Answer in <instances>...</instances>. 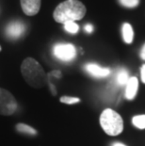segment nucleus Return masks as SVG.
Listing matches in <instances>:
<instances>
[{"label": "nucleus", "instance_id": "obj_9", "mask_svg": "<svg viewBox=\"0 0 145 146\" xmlns=\"http://www.w3.org/2000/svg\"><path fill=\"white\" fill-rule=\"evenodd\" d=\"M24 31V26L21 22H12L7 27V35L12 39L19 38Z\"/></svg>", "mask_w": 145, "mask_h": 146}, {"label": "nucleus", "instance_id": "obj_6", "mask_svg": "<svg viewBox=\"0 0 145 146\" xmlns=\"http://www.w3.org/2000/svg\"><path fill=\"white\" fill-rule=\"evenodd\" d=\"M21 8L28 16L36 15L41 9V0H20Z\"/></svg>", "mask_w": 145, "mask_h": 146}, {"label": "nucleus", "instance_id": "obj_4", "mask_svg": "<svg viewBox=\"0 0 145 146\" xmlns=\"http://www.w3.org/2000/svg\"><path fill=\"white\" fill-rule=\"evenodd\" d=\"M17 110V102L10 92L0 88V114L9 116Z\"/></svg>", "mask_w": 145, "mask_h": 146}, {"label": "nucleus", "instance_id": "obj_19", "mask_svg": "<svg viewBox=\"0 0 145 146\" xmlns=\"http://www.w3.org/2000/svg\"><path fill=\"white\" fill-rule=\"evenodd\" d=\"M140 58H142L143 60H145V44L143 45V47L141 48V50H140Z\"/></svg>", "mask_w": 145, "mask_h": 146}, {"label": "nucleus", "instance_id": "obj_1", "mask_svg": "<svg viewBox=\"0 0 145 146\" xmlns=\"http://www.w3.org/2000/svg\"><path fill=\"white\" fill-rule=\"evenodd\" d=\"M86 14V7L79 0H66L55 9L53 17L60 24L81 20Z\"/></svg>", "mask_w": 145, "mask_h": 146}, {"label": "nucleus", "instance_id": "obj_8", "mask_svg": "<svg viewBox=\"0 0 145 146\" xmlns=\"http://www.w3.org/2000/svg\"><path fill=\"white\" fill-rule=\"evenodd\" d=\"M138 90V80L137 77L132 76L129 78L127 84L125 86V98L127 100H133L137 95Z\"/></svg>", "mask_w": 145, "mask_h": 146}, {"label": "nucleus", "instance_id": "obj_3", "mask_svg": "<svg viewBox=\"0 0 145 146\" xmlns=\"http://www.w3.org/2000/svg\"><path fill=\"white\" fill-rule=\"evenodd\" d=\"M100 125L107 135L117 136L123 130L122 116L111 108H106L100 116Z\"/></svg>", "mask_w": 145, "mask_h": 146}, {"label": "nucleus", "instance_id": "obj_7", "mask_svg": "<svg viewBox=\"0 0 145 146\" xmlns=\"http://www.w3.org/2000/svg\"><path fill=\"white\" fill-rule=\"evenodd\" d=\"M85 70L88 74L94 77L102 78V77H107L110 74L109 68L101 67L98 64L95 63H88L85 65Z\"/></svg>", "mask_w": 145, "mask_h": 146}, {"label": "nucleus", "instance_id": "obj_17", "mask_svg": "<svg viewBox=\"0 0 145 146\" xmlns=\"http://www.w3.org/2000/svg\"><path fill=\"white\" fill-rule=\"evenodd\" d=\"M140 76H141V81L145 84V64H143L140 68Z\"/></svg>", "mask_w": 145, "mask_h": 146}, {"label": "nucleus", "instance_id": "obj_14", "mask_svg": "<svg viewBox=\"0 0 145 146\" xmlns=\"http://www.w3.org/2000/svg\"><path fill=\"white\" fill-rule=\"evenodd\" d=\"M63 25H64V29H65L67 32H69L71 34H75L78 32L79 26L75 22L69 21V22H66V23Z\"/></svg>", "mask_w": 145, "mask_h": 146}, {"label": "nucleus", "instance_id": "obj_5", "mask_svg": "<svg viewBox=\"0 0 145 146\" xmlns=\"http://www.w3.org/2000/svg\"><path fill=\"white\" fill-rule=\"evenodd\" d=\"M53 54L62 61H71L75 58L76 49L71 43H58L54 46Z\"/></svg>", "mask_w": 145, "mask_h": 146}, {"label": "nucleus", "instance_id": "obj_13", "mask_svg": "<svg viewBox=\"0 0 145 146\" xmlns=\"http://www.w3.org/2000/svg\"><path fill=\"white\" fill-rule=\"evenodd\" d=\"M133 125L138 129H145V115H137L132 119Z\"/></svg>", "mask_w": 145, "mask_h": 146}, {"label": "nucleus", "instance_id": "obj_12", "mask_svg": "<svg viewBox=\"0 0 145 146\" xmlns=\"http://www.w3.org/2000/svg\"><path fill=\"white\" fill-rule=\"evenodd\" d=\"M16 129H17V131H19L21 133H24V134H27V135L37 134V131L33 127H31L30 125H27L26 123H18L16 125Z\"/></svg>", "mask_w": 145, "mask_h": 146}, {"label": "nucleus", "instance_id": "obj_15", "mask_svg": "<svg viewBox=\"0 0 145 146\" xmlns=\"http://www.w3.org/2000/svg\"><path fill=\"white\" fill-rule=\"evenodd\" d=\"M119 1L122 6L128 9L136 8L140 3V0H119Z\"/></svg>", "mask_w": 145, "mask_h": 146}, {"label": "nucleus", "instance_id": "obj_18", "mask_svg": "<svg viewBox=\"0 0 145 146\" xmlns=\"http://www.w3.org/2000/svg\"><path fill=\"white\" fill-rule=\"evenodd\" d=\"M84 29L87 33H91L92 31H93V27H92V25H91V24H87L85 26Z\"/></svg>", "mask_w": 145, "mask_h": 146}, {"label": "nucleus", "instance_id": "obj_21", "mask_svg": "<svg viewBox=\"0 0 145 146\" xmlns=\"http://www.w3.org/2000/svg\"><path fill=\"white\" fill-rule=\"evenodd\" d=\"M2 50V48H1V46H0V51H1Z\"/></svg>", "mask_w": 145, "mask_h": 146}, {"label": "nucleus", "instance_id": "obj_20", "mask_svg": "<svg viewBox=\"0 0 145 146\" xmlns=\"http://www.w3.org/2000/svg\"><path fill=\"white\" fill-rule=\"evenodd\" d=\"M112 146H126V145L123 143H121V142H115V143L112 144Z\"/></svg>", "mask_w": 145, "mask_h": 146}, {"label": "nucleus", "instance_id": "obj_10", "mask_svg": "<svg viewBox=\"0 0 145 146\" xmlns=\"http://www.w3.org/2000/svg\"><path fill=\"white\" fill-rule=\"evenodd\" d=\"M122 38L124 42L132 43L134 39V31H133V29H132L131 25L128 23L123 24L122 27Z\"/></svg>", "mask_w": 145, "mask_h": 146}, {"label": "nucleus", "instance_id": "obj_16", "mask_svg": "<svg viewBox=\"0 0 145 146\" xmlns=\"http://www.w3.org/2000/svg\"><path fill=\"white\" fill-rule=\"evenodd\" d=\"M60 102L67 105H73V104L79 103L80 99L77 97H71V96H62L60 98Z\"/></svg>", "mask_w": 145, "mask_h": 146}, {"label": "nucleus", "instance_id": "obj_11", "mask_svg": "<svg viewBox=\"0 0 145 146\" xmlns=\"http://www.w3.org/2000/svg\"><path fill=\"white\" fill-rule=\"evenodd\" d=\"M129 80V76H128V73L127 71L124 70V69H122L120 70L118 73L116 74V82L118 85L120 86H126Z\"/></svg>", "mask_w": 145, "mask_h": 146}, {"label": "nucleus", "instance_id": "obj_2", "mask_svg": "<svg viewBox=\"0 0 145 146\" xmlns=\"http://www.w3.org/2000/svg\"><path fill=\"white\" fill-rule=\"evenodd\" d=\"M21 73L29 86L41 89L47 81V76L38 61L32 58H26L21 64Z\"/></svg>", "mask_w": 145, "mask_h": 146}]
</instances>
